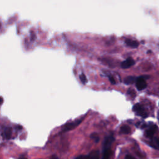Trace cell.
<instances>
[{
	"label": "cell",
	"instance_id": "ffe728a7",
	"mask_svg": "<svg viewBox=\"0 0 159 159\" xmlns=\"http://www.w3.org/2000/svg\"><path fill=\"white\" fill-rule=\"evenodd\" d=\"M158 119H159V113L158 114Z\"/></svg>",
	"mask_w": 159,
	"mask_h": 159
},
{
	"label": "cell",
	"instance_id": "e0dca14e",
	"mask_svg": "<svg viewBox=\"0 0 159 159\" xmlns=\"http://www.w3.org/2000/svg\"><path fill=\"white\" fill-rule=\"evenodd\" d=\"M153 144H155L159 148V139L157 138H154L153 139Z\"/></svg>",
	"mask_w": 159,
	"mask_h": 159
},
{
	"label": "cell",
	"instance_id": "3957f363",
	"mask_svg": "<svg viewBox=\"0 0 159 159\" xmlns=\"http://www.w3.org/2000/svg\"><path fill=\"white\" fill-rule=\"evenodd\" d=\"M133 110L134 112L136 113L137 115H138V116H141L144 118L147 117L148 116L147 113L145 111V110L143 108V106L139 103L135 104V105L133 106Z\"/></svg>",
	"mask_w": 159,
	"mask_h": 159
},
{
	"label": "cell",
	"instance_id": "6da1fadb",
	"mask_svg": "<svg viewBox=\"0 0 159 159\" xmlns=\"http://www.w3.org/2000/svg\"><path fill=\"white\" fill-rule=\"evenodd\" d=\"M83 121V118L82 119H77L75 121H72L70 122V123H69L67 124H65L64 126L62 127V131H61V133H65V132H67L70 130H72L74 128H75L76 127H77L79 125L82 123Z\"/></svg>",
	"mask_w": 159,
	"mask_h": 159
},
{
	"label": "cell",
	"instance_id": "8992f818",
	"mask_svg": "<svg viewBox=\"0 0 159 159\" xmlns=\"http://www.w3.org/2000/svg\"><path fill=\"white\" fill-rule=\"evenodd\" d=\"M156 129H157L156 125H155V124L150 125L149 127V129L145 131V136L147 137H149V138H152V137H153Z\"/></svg>",
	"mask_w": 159,
	"mask_h": 159
},
{
	"label": "cell",
	"instance_id": "d6986e66",
	"mask_svg": "<svg viewBox=\"0 0 159 159\" xmlns=\"http://www.w3.org/2000/svg\"><path fill=\"white\" fill-rule=\"evenodd\" d=\"M52 158H57V156H55V155H53V156H52V157H51Z\"/></svg>",
	"mask_w": 159,
	"mask_h": 159
},
{
	"label": "cell",
	"instance_id": "52a82bcc",
	"mask_svg": "<svg viewBox=\"0 0 159 159\" xmlns=\"http://www.w3.org/2000/svg\"><path fill=\"white\" fill-rule=\"evenodd\" d=\"M125 43L127 46L131 47L132 48H137L139 46V42L136 40H133L130 39H126L125 40Z\"/></svg>",
	"mask_w": 159,
	"mask_h": 159
},
{
	"label": "cell",
	"instance_id": "7a4b0ae2",
	"mask_svg": "<svg viewBox=\"0 0 159 159\" xmlns=\"http://www.w3.org/2000/svg\"><path fill=\"white\" fill-rule=\"evenodd\" d=\"M115 141V139L113 136V134H111L107 136L104 138L103 143V152L106 150H111V145Z\"/></svg>",
	"mask_w": 159,
	"mask_h": 159
},
{
	"label": "cell",
	"instance_id": "8fae6325",
	"mask_svg": "<svg viewBox=\"0 0 159 159\" xmlns=\"http://www.w3.org/2000/svg\"><path fill=\"white\" fill-rule=\"evenodd\" d=\"M119 133L121 134H128L131 133V128L127 125H124V126H122L120 129V132Z\"/></svg>",
	"mask_w": 159,
	"mask_h": 159
},
{
	"label": "cell",
	"instance_id": "2e32d148",
	"mask_svg": "<svg viewBox=\"0 0 159 159\" xmlns=\"http://www.w3.org/2000/svg\"><path fill=\"white\" fill-rule=\"evenodd\" d=\"M127 93L133 96H136V92L133 89H129V90L127 91Z\"/></svg>",
	"mask_w": 159,
	"mask_h": 159
},
{
	"label": "cell",
	"instance_id": "ba28073f",
	"mask_svg": "<svg viewBox=\"0 0 159 159\" xmlns=\"http://www.w3.org/2000/svg\"><path fill=\"white\" fill-rule=\"evenodd\" d=\"M100 155V152L99 151H93L90 153L87 156H79L77 158H86V157H90V158H98Z\"/></svg>",
	"mask_w": 159,
	"mask_h": 159
},
{
	"label": "cell",
	"instance_id": "ac0fdd59",
	"mask_svg": "<svg viewBox=\"0 0 159 159\" xmlns=\"http://www.w3.org/2000/svg\"><path fill=\"white\" fill-rule=\"evenodd\" d=\"M125 158H133V159H134V158H135V157H133V156H132V155H126V156L125 157Z\"/></svg>",
	"mask_w": 159,
	"mask_h": 159
},
{
	"label": "cell",
	"instance_id": "30bf717a",
	"mask_svg": "<svg viewBox=\"0 0 159 159\" xmlns=\"http://www.w3.org/2000/svg\"><path fill=\"white\" fill-rule=\"evenodd\" d=\"M136 78L134 77L133 76H129L126 77V79H124V82L125 84H133L136 81Z\"/></svg>",
	"mask_w": 159,
	"mask_h": 159
},
{
	"label": "cell",
	"instance_id": "9a60e30c",
	"mask_svg": "<svg viewBox=\"0 0 159 159\" xmlns=\"http://www.w3.org/2000/svg\"><path fill=\"white\" fill-rule=\"evenodd\" d=\"M108 79H109L110 82H111V84H115L116 83V80H115L114 78L113 77H112L111 75H108Z\"/></svg>",
	"mask_w": 159,
	"mask_h": 159
},
{
	"label": "cell",
	"instance_id": "5b68a950",
	"mask_svg": "<svg viewBox=\"0 0 159 159\" xmlns=\"http://www.w3.org/2000/svg\"><path fill=\"white\" fill-rule=\"evenodd\" d=\"M134 64L135 61L133 60V59L132 58V57H129V58H127L126 60L123 61V62L121 63V66L123 69H126L134 65Z\"/></svg>",
	"mask_w": 159,
	"mask_h": 159
},
{
	"label": "cell",
	"instance_id": "277c9868",
	"mask_svg": "<svg viewBox=\"0 0 159 159\" xmlns=\"http://www.w3.org/2000/svg\"><path fill=\"white\" fill-rule=\"evenodd\" d=\"M136 86L139 91L143 90L147 87V83L145 82L144 77H139L137 78L136 81Z\"/></svg>",
	"mask_w": 159,
	"mask_h": 159
},
{
	"label": "cell",
	"instance_id": "9c48e42d",
	"mask_svg": "<svg viewBox=\"0 0 159 159\" xmlns=\"http://www.w3.org/2000/svg\"><path fill=\"white\" fill-rule=\"evenodd\" d=\"M11 134H12V129H11V127H6L5 128V129H4V135H5V137L6 139H9L11 138Z\"/></svg>",
	"mask_w": 159,
	"mask_h": 159
},
{
	"label": "cell",
	"instance_id": "4fadbf2b",
	"mask_svg": "<svg viewBox=\"0 0 159 159\" xmlns=\"http://www.w3.org/2000/svg\"><path fill=\"white\" fill-rule=\"evenodd\" d=\"M91 139L94 140V141L96 143H98L100 141V137L99 136H98V134L96 133H93L91 134V135L90 136Z\"/></svg>",
	"mask_w": 159,
	"mask_h": 159
},
{
	"label": "cell",
	"instance_id": "7c38bea8",
	"mask_svg": "<svg viewBox=\"0 0 159 159\" xmlns=\"http://www.w3.org/2000/svg\"><path fill=\"white\" fill-rule=\"evenodd\" d=\"M111 154H112V151L111 150H106L103 152V158H108L111 157Z\"/></svg>",
	"mask_w": 159,
	"mask_h": 159
},
{
	"label": "cell",
	"instance_id": "5bb4252c",
	"mask_svg": "<svg viewBox=\"0 0 159 159\" xmlns=\"http://www.w3.org/2000/svg\"><path fill=\"white\" fill-rule=\"evenodd\" d=\"M79 78H80V79L81 80V82H82L83 84H86L87 83L88 80L86 79V77L85 76V75H84V73H82V74H81V75H80Z\"/></svg>",
	"mask_w": 159,
	"mask_h": 159
}]
</instances>
